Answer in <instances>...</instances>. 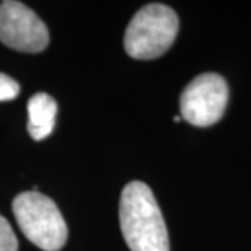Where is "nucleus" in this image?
Wrapping results in <instances>:
<instances>
[{"mask_svg":"<svg viewBox=\"0 0 251 251\" xmlns=\"http://www.w3.org/2000/svg\"><path fill=\"white\" fill-rule=\"evenodd\" d=\"M119 222L130 251H170L162 210L145 183L132 181L123 189Z\"/></svg>","mask_w":251,"mask_h":251,"instance_id":"f257e3e1","label":"nucleus"},{"mask_svg":"<svg viewBox=\"0 0 251 251\" xmlns=\"http://www.w3.org/2000/svg\"><path fill=\"white\" fill-rule=\"evenodd\" d=\"M178 15L162 3H149L134 15L124 34V49L132 59L150 61L172 48L178 33Z\"/></svg>","mask_w":251,"mask_h":251,"instance_id":"f03ea898","label":"nucleus"},{"mask_svg":"<svg viewBox=\"0 0 251 251\" xmlns=\"http://www.w3.org/2000/svg\"><path fill=\"white\" fill-rule=\"evenodd\" d=\"M20 230L43 251H59L67 242V224L52 199L39 191L18 194L12 204Z\"/></svg>","mask_w":251,"mask_h":251,"instance_id":"7ed1b4c3","label":"nucleus"},{"mask_svg":"<svg viewBox=\"0 0 251 251\" xmlns=\"http://www.w3.org/2000/svg\"><path fill=\"white\" fill-rule=\"evenodd\" d=\"M227 101L228 87L224 77L212 72L198 75L181 93V118L198 127H209L222 119Z\"/></svg>","mask_w":251,"mask_h":251,"instance_id":"20e7f679","label":"nucleus"},{"mask_svg":"<svg viewBox=\"0 0 251 251\" xmlns=\"http://www.w3.org/2000/svg\"><path fill=\"white\" fill-rule=\"evenodd\" d=\"M0 41L15 51L36 54L48 48L49 31L29 7L7 0L0 3Z\"/></svg>","mask_w":251,"mask_h":251,"instance_id":"39448f33","label":"nucleus"},{"mask_svg":"<svg viewBox=\"0 0 251 251\" xmlns=\"http://www.w3.org/2000/svg\"><path fill=\"white\" fill-rule=\"evenodd\" d=\"M57 103L51 95L36 93L28 101V132L34 140H44L52 134Z\"/></svg>","mask_w":251,"mask_h":251,"instance_id":"423d86ee","label":"nucleus"},{"mask_svg":"<svg viewBox=\"0 0 251 251\" xmlns=\"http://www.w3.org/2000/svg\"><path fill=\"white\" fill-rule=\"evenodd\" d=\"M0 251H18L17 235L3 215H0Z\"/></svg>","mask_w":251,"mask_h":251,"instance_id":"0eeeda50","label":"nucleus"},{"mask_svg":"<svg viewBox=\"0 0 251 251\" xmlns=\"http://www.w3.org/2000/svg\"><path fill=\"white\" fill-rule=\"evenodd\" d=\"M20 93V85L17 80L5 74H0V101H10Z\"/></svg>","mask_w":251,"mask_h":251,"instance_id":"6e6552de","label":"nucleus"},{"mask_svg":"<svg viewBox=\"0 0 251 251\" xmlns=\"http://www.w3.org/2000/svg\"><path fill=\"white\" fill-rule=\"evenodd\" d=\"M181 121V116H175V123H179Z\"/></svg>","mask_w":251,"mask_h":251,"instance_id":"1a4fd4ad","label":"nucleus"}]
</instances>
